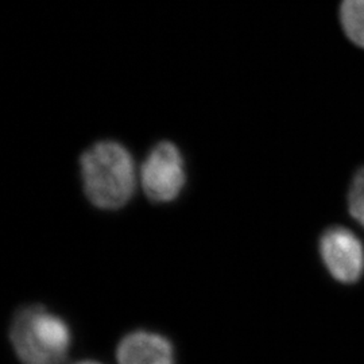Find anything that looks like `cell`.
<instances>
[{
	"instance_id": "5",
	"label": "cell",
	"mask_w": 364,
	"mask_h": 364,
	"mask_svg": "<svg viewBox=\"0 0 364 364\" xmlns=\"http://www.w3.org/2000/svg\"><path fill=\"white\" fill-rule=\"evenodd\" d=\"M117 364H176L169 338L150 331H134L117 344Z\"/></svg>"
},
{
	"instance_id": "4",
	"label": "cell",
	"mask_w": 364,
	"mask_h": 364,
	"mask_svg": "<svg viewBox=\"0 0 364 364\" xmlns=\"http://www.w3.org/2000/svg\"><path fill=\"white\" fill-rule=\"evenodd\" d=\"M320 252L331 275L343 284L356 282L364 272V250L351 231L335 227L323 235Z\"/></svg>"
},
{
	"instance_id": "8",
	"label": "cell",
	"mask_w": 364,
	"mask_h": 364,
	"mask_svg": "<svg viewBox=\"0 0 364 364\" xmlns=\"http://www.w3.org/2000/svg\"><path fill=\"white\" fill-rule=\"evenodd\" d=\"M75 364H100L97 363V362H95V360H82V362H77V363Z\"/></svg>"
},
{
	"instance_id": "6",
	"label": "cell",
	"mask_w": 364,
	"mask_h": 364,
	"mask_svg": "<svg viewBox=\"0 0 364 364\" xmlns=\"http://www.w3.org/2000/svg\"><path fill=\"white\" fill-rule=\"evenodd\" d=\"M338 16L347 38L364 49V0H343Z\"/></svg>"
},
{
	"instance_id": "3",
	"label": "cell",
	"mask_w": 364,
	"mask_h": 364,
	"mask_svg": "<svg viewBox=\"0 0 364 364\" xmlns=\"http://www.w3.org/2000/svg\"><path fill=\"white\" fill-rule=\"evenodd\" d=\"M185 182V159L180 147L171 141H159L141 166L144 195L156 204L171 203L181 195Z\"/></svg>"
},
{
	"instance_id": "2",
	"label": "cell",
	"mask_w": 364,
	"mask_h": 364,
	"mask_svg": "<svg viewBox=\"0 0 364 364\" xmlns=\"http://www.w3.org/2000/svg\"><path fill=\"white\" fill-rule=\"evenodd\" d=\"M10 340L22 364H64L72 332L58 314L42 305H30L14 316Z\"/></svg>"
},
{
	"instance_id": "7",
	"label": "cell",
	"mask_w": 364,
	"mask_h": 364,
	"mask_svg": "<svg viewBox=\"0 0 364 364\" xmlns=\"http://www.w3.org/2000/svg\"><path fill=\"white\" fill-rule=\"evenodd\" d=\"M348 208L352 218L364 227V168L359 170L352 180L348 193Z\"/></svg>"
},
{
	"instance_id": "1",
	"label": "cell",
	"mask_w": 364,
	"mask_h": 364,
	"mask_svg": "<svg viewBox=\"0 0 364 364\" xmlns=\"http://www.w3.org/2000/svg\"><path fill=\"white\" fill-rule=\"evenodd\" d=\"M84 193L96 208H123L135 193L136 169L130 150L114 139L90 146L80 156Z\"/></svg>"
}]
</instances>
